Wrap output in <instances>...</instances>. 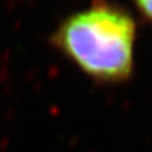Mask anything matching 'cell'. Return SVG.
Returning <instances> with one entry per match:
<instances>
[{
  "label": "cell",
  "mask_w": 152,
  "mask_h": 152,
  "mask_svg": "<svg viewBox=\"0 0 152 152\" xmlns=\"http://www.w3.org/2000/svg\"><path fill=\"white\" fill-rule=\"evenodd\" d=\"M53 41L96 80L120 83L132 74L135 23L118 7L97 5L69 16L55 31Z\"/></svg>",
  "instance_id": "1"
},
{
  "label": "cell",
  "mask_w": 152,
  "mask_h": 152,
  "mask_svg": "<svg viewBox=\"0 0 152 152\" xmlns=\"http://www.w3.org/2000/svg\"><path fill=\"white\" fill-rule=\"evenodd\" d=\"M144 17L152 23V0H134Z\"/></svg>",
  "instance_id": "2"
}]
</instances>
